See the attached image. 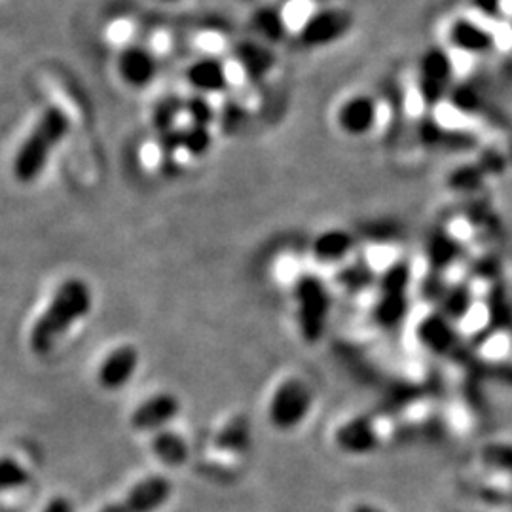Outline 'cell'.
Wrapping results in <instances>:
<instances>
[{
    "mask_svg": "<svg viewBox=\"0 0 512 512\" xmlns=\"http://www.w3.org/2000/svg\"><path fill=\"white\" fill-rule=\"evenodd\" d=\"M92 291L82 279L65 281L54 294L48 310L38 317L31 330V349L44 355L54 349L57 340L73 327L76 321L84 319L92 310Z\"/></svg>",
    "mask_w": 512,
    "mask_h": 512,
    "instance_id": "obj_1",
    "label": "cell"
},
{
    "mask_svg": "<svg viewBox=\"0 0 512 512\" xmlns=\"http://www.w3.org/2000/svg\"><path fill=\"white\" fill-rule=\"evenodd\" d=\"M69 116L57 107L46 110L31 135L19 148L14 160V175L19 183H33L48 164L54 148L67 137Z\"/></svg>",
    "mask_w": 512,
    "mask_h": 512,
    "instance_id": "obj_2",
    "label": "cell"
},
{
    "mask_svg": "<svg viewBox=\"0 0 512 512\" xmlns=\"http://www.w3.org/2000/svg\"><path fill=\"white\" fill-rule=\"evenodd\" d=\"M418 88L427 107H435L454 88V61L444 48H429L420 61Z\"/></svg>",
    "mask_w": 512,
    "mask_h": 512,
    "instance_id": "obj_3",
    "label": "cell"
},
{
    "mask_svg": "<svg viewBox=\"0 0 512 512\" xmlns=\"http://www.w3.org/2000/svg\"><path fill=\"white\" fill-rule=\"evenodd\" d=\"M311 403L313 391L310 385L298 378H291L275 389L270 403V421L281 431L294 429L310 414Z\"/></svg>",
    "mask_w": 512,
    "mask_h": 512,
    "instance_id": "obj_4",
    "label": "cell"
},
{
    "mask_svg": "<svg viewBox=\"0 0 512 512\" xmlns=\"http://www.w3.org/2000/svg\"><path fill=\"white\" fill-rule=\"evenodd\" d=\"M355 25L346 8H325L313 14L300 29V42L306 48H327L348 35Z\"/></svg>",
    "mask_w": 512,
    "mask_h": 512,
    "instance_id": "obj_5",
    "label": "cell"
},
{
    "mask_svg": "<svg viewBox=\"0 0 512 512\" xmlns=\"http://www.w3.org/2000/svg\"><path fill=\"white\" fill-rule=\"evenodd\" d=\"M173 486L162 475L148 476L131 488L124 501L107 505L101 512H156L171 497Z\"/></svg>",
    "mask_w": 512,
    "mask_h": 512,
    "instance_id": "obj_6",
    "label": "cell"
},
{
    "mask_svg": "<svg viewBox=\"0 0 512 512\" xmlns=\"http://www.w3.org/2000/svg\"><path fill=\"white\" fill-rule=\"evenodd\" d=\"M336 122L349 137L368 135L378 122V103L370 95H353L340 105Z\"/></svg>",
    "mask_w": 512,
    "mask_h": 512,
    "instance_id": "obj_7",
    "label": "cell"
},
{
    "mask_svg": "<svg viewBox=\"0 0 512 512\" xmlns=\"http://www.w3.org/2000/svg\"><path fill=\"white\" fill-rule=\"evenodd\" d=\"M448 38L456 50L469 55L490 54L494 52L497 44L495 35L490 29L478 25L473 19L465 18L454 21V25L448 31Z\"/></svg>",
    "mask_w": 512,
    "mask_h": 512,
    "instance_id": "obj_8",
    "label": "cell"
},
{
    "mask_svg": "<svg viewBox=\"0 0 512 512\" xmlns=\"http://www.w3.org/2000/svg\"><path fill=\"white\" fill-rule=\"evenodd\" d=\"M179 410H181V403L175 395L160 393L150 397L133 412L131 425L137 431H156L173 420L179 414Z\"/></svg>",
    "mask_w": 512,
    "mask_h": 512,
    "instance_id": "obj_9",
    "label": "cell"
},
{
    "mask_svg": "<svg viewBox=\"0 0 512 512\" xmlns=\"http://www.w3.org/2000/svg\"><path fill=\"white\" fill-rule=\"evenodd\" d=\"M118 71L133 88H147L158 74V61L141 46H129L118 59Z\"/></svg>",
    "mask_w": 512,
    "mask_h": 512,
    "instance_id": "obj_10",
    "label": "cell"
},
{
    "mask_svg": "<svg viewBox=\"0 0 512 512\" xmlns=\"http://www.w3.org/2000/svg\"><path fill=\"white\" fill-rule=\"evenodd\" d=\"M139 365V353L133 346L114 349L99 370V382L105 389H122L128 384Z\"/></svg>",
    "mask_w": 512,
    "mask_h": 512,
    "instance_id": "obj_11",
    "label": "cell"
},
{
    "mask_svg": "<svg viewBox=\"0 0 512 512\" xmlns=\"http://www.w3.org/2000/svg\"><path fill=\"white\" fill-rule=\"evenodd\" d=\"M236 59L245 76L253 82L264 80L268 74L272 73L275 65L274 52L262 42H253V40L238 44Z\"/></svg>",
    "mask_w": 512,
    "mask_h": 512,
    "instance_id": "obj_12",
    "label": "cell"
},
{
    "mask_svg": "<svg viewBox=\"0 0 512 512\" xmlns=\"http://www.w3.org/2000/svg\"><path fill=\"white\" fill-rule=\"evenodd\" d=\"M188 82L205 93H220L228 88V73L220 59L203 57L188 69Z\"/></svg>",
    "mask_w": 512,
    "mask_h": 512,
    "instance_id": "obj_13",
    "label": "cell"
},
{
    "mask_svg": "<svg viewBox=\"0 0 512 512\" xmlns=\"http://www.w3.org/2000/svg\"><path fill=\"white\" fill-rule=\"evenodd\" d=\"M296 294H298V302H300V323H302V330L306 336H313L317 332V323L321 317V310H323V300H321V291L319 287L308 281L302 279L296 287Z\"/></svg>",
    "mask_w": 512,
    "mask_h": 512,
    "instance_id": "obj_14",
    "label": "cell"
},
{
    "mask_svg": "<svg viewBox=\"0 0 512 512\" xmlns=\"http://www.w3.org/2000/svg\"><path fill=\"white\" fill-rule=\"evenodd\" d=\"M251 27L258 37L272 44H279L287 37V19L275 6L258 8L251 18Z\"/></svg>",
    "mask_w": 512,
    "mask_h": 512,
    "instance_id": "obj_15",
    "label": "cell"
},
{
    "mask_svg": "<svg viewBox=\"0 0 512 512\" xmlns=\"http://www.w3.org/2000/svg\"><path fill=\"white\" fill-rule=\"evenodd\" d=\"M152 452L169 467H181L188 459V446L183 437L171 431H162L152 439Z\"/></svg>",
    "mask_w": 512,
    "mask_h": 512,
    "instance_id": "obj_16",
    "label": "cell"
},
{
    "mask_svg": "<svg viewBox=\"0 0 512 512\" xmlns=\"http://www.w3.org/2000/svg\"><path fill=\"white\" fill-rule=\"evenodd\" d=\"M217 446L228 452H243L249 446V423L238 418L232 420L217 437Z\"/></svg>",
    "mask_w": 512,
    "mask_h": 512,
    "instance_id": "obj_17",
    "label": "cell"
},
{
    "mask_svg": "<svg viewBox=\"0 0 512 512\" xmlns=\"http://www.w3.org/2000/svg\"><path fill=\"white\" fill-rule=\"evenodd\" d=\"M184 105H186V101H183L181 97L169 95L154 107L152 122H154V128L158 129V133L175 128V122H177L179 114L183 112Z\"/></svg>",
    "mask_w": 512,
    "mask_h": 512,
    "instance_id": "obj_18",
    "label": "cell"
},
{
    "mask_svg": "<svg viewBox=\"0 0 512 512\" xmlns=\"http://www.w3.org/2000/svg\"><path fill=\"white\" fill-rule=\"evenodd\" d=\"M31 476L27 469L14 458H0V492L16 490L29 484Z\"/></svg>",
    "mask_w": 512,
    "mask_h": 512,
    "instance_id": "obj_19",
    "label": "cell"
},
{
    "mask_svg": "<svg viewBox=\"0 0 512 512\" xmlns=\"http://www.w3.org/2000/svg\"><path fill=\"white\" fill-rule=\"evenodd\" d=\"M183 148L192 156H203L211 148V133L205 126L192 124L183 129Z\"/></svg>",
    "mask_w": 512,
    "mask_h": 512,
    "instance_id": "obj_20",
    "label": "cell"
},
{
    "mask_svg": "<svg viewBox=\"0 0 512 512\" xmlns=\"http://www.w3.org/2000/svg\"><path fill=\"white\" fill-rule=\"evenodd\" d=\"M184 112H188V116L192 118V124H196V126L209 128V124L215 120V110L202 95H194V97L186 99Z\"/></svg>",
    "mask_w": 512,
    "mask_h": 512,
    "instance_id": "obj_21",
    "label": "cell"
},
{
    "mask_svg": "<svg viewBox=\"0 0 512 512\" xmlns=\"http://www.w3.org/2000/svg\"><path fill=\"white\" fill-rule=\"evenodd\" d=\"M245 118H247V112L245 109L238 105V103H228L224 110H222V128L226 133H234V131H238L241 126H243V122H245Z\"/></svg>",
    "mask_w": 512,
    "mask_h": 512,
    "instance_id": "obj_22",
    "label": "cell"
},
{
    "mask_svg": "<svg viewBox=\"0 0 512 512\" xmlns=\"http://www.w3.org/2000/svg\"><path fill=\"white\" fill-rule=\"evenodd\" d=\"M183 148V129H169L160 133V150L165 158H173V154Z\"/></svg>",
    "mask_w": 512,
    "mask_h": 512,
    "instance_id": "obj_23",
    "label": "cell"
},
{
    "mask_svg": "<svg viewBox=\"0 0 512 512\" xmlns=\"http://www.w3.org/2000/svg\"><path fill=\"white\" fill-rule=\"evenodd\" d=\"M476 10L488 19H499L503 14V0H473Z\"/></svg>",
    "mask_w": 512,
    "mask_h": 512,
    "instance_id": "obj_24",
    "label": "cell"
},
{
    "mask_svg": "<svg viewBox=\"0 0 512 512\" xmlns=\"http://www.w3.org/2000/svg\"><path fill=\"white\" fill-rule=\"evenodd\" d=\"M44 512H73V503L65 497H55L46 505Z\"/></svg>",
    "mask_w": 512,
    "mask_h": 512,
    "instance_id": "obj_25",
    "label": "cell"
},
{
    "mask_svg": "<svg viewBox=\"0 0 512 512\" xmlns=\"http://www.w3.org/2000/svg\"><path fill=\"white\" fill-rule=\"evenodd\" d=\"M349 512H385L380 509V507H376V505H372V503H355Z\"/></svg>",
    "mask_w": 512,
    "mask_h": 512,
    "instance_id": "obj_26",
    "label": "cell"
},
{
    "mask_svg": "<svg viewBox=\"0 0 512 512\" xmlns=\"http://www.w3.org/2000/svg\"><path fill=\"white\" fill-rule=\"evenodd\" d=\"M167 2H175V0H167Z\"/></svg>",
    "mask_w": 512,
    "mask_h": 512,
    "instance_id": "obj_27",
    "label": "cell"
},
{
    "mask_svg": "<svg viewBox=\"0 0 512 512\" xmlns=\"http://www.w3.org/2000/svg\"><path fill=\"white\" fill-rule=\"evenodd\" d=\"M511 33H512V23H511Z\"/></svg>",
    "mask_w": 512,
    "mask_h": 512,
    "instance_id": "obj_28",
    "label": "cell"
}]
</instances>
